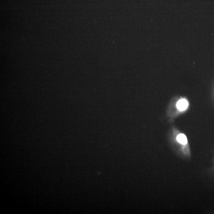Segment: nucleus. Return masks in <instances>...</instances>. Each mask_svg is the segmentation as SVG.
Returning a JSON list of instances; mask_svg holds the SVG:
<instances>
[{"instance_id": "obj_1", "label": "nucleus", "mask_w": 214, "mask_h": 214, "mask_svg": "<svg viewBox=\"0 0 214 214\" xmlns=\"http://www.w3.org/2000/svg\"><path fill=\"white\" fill-rule=\"evenodd\" d=\"M188 106V104L187 101L185 99L180 100L177 104L178 109L180 111L184 110L186 109Z\"/></svg>"}, {"instance_id": "obj_2", "label": "nucleus", "mask_w": 214, "mask_h": 214, "mask_svg": "<svg viewBox=\"0 0 214 214\" xmlns=\"http://www.w3.org/2000/svg\"><path fill=\"white\" fill-rule=\"evenodd\" d=\"M177 140L178 142L182 144H186L188 140L186 136L183 134H180L177 136Z\"/></svg>"}]
</instances>
